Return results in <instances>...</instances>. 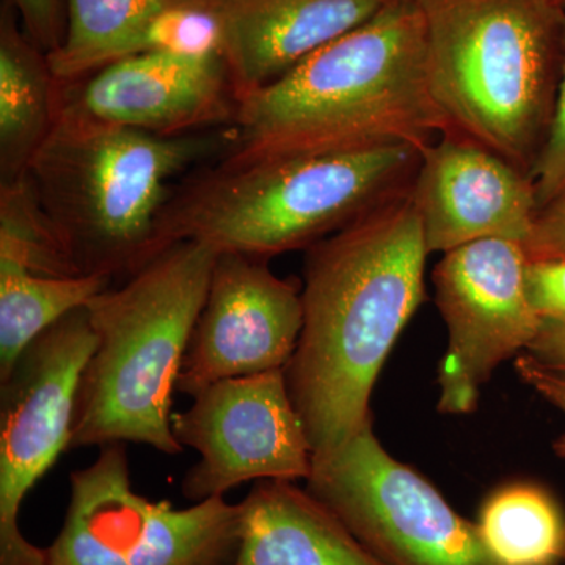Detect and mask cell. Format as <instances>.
I'll return each instance as SVG.
<instances>
[{
	"label": "cell",
	"instance_id": "obj_1",
	"mask_svg": "<svg viewBox=\"0 0 565 565\" xmlns=\"http://www.w3.org/2000/svg\"><path fill=\"white\" fill-rule=\"evenodd\" d=\"M427 256L411 193L308 248L302 333L285 375L313 456L373 422L371 394L424 300Z\"/></svg>",
	"mask_w": 565,
	"mask_h": 565
},
{
	"label": "cell",
	"instance_id": "obj_2",
	"mask_svg": "<svg viewBox=\"0 0 565 565\" xmlns=\"http://www.w3.org/2000/svg\"><path fill=\"white\" fill-rule=\"evenodd\" d=\"M449 125L427 79L418 0H390L237 106L221 163L405 141L426 147Z\"/></svg>",
	"mask_w": 565,
	"mask_h": 565
},
{
	"label": "cell",
	"instance_id": "obj_3",
	"mask_svg": "<svg viewBox=\"0 0 565 565\" xmlns=\"http://www.w3.org/2000/svg\"><path fill=\"white\" fill-rule=\"evenodd\" d=\"M424 147L405 141L211 167L174 191L159 252L199 241L269 259L310 248L411 193Z\"/></svg>",
	"mask_w": 565,
	"mask_h": 565
},
{
	"label": "cell",
	"instance_id": "obj_4",
	"mask_svg": "<svg viewBox=\"0 0 565 565\" xmlns=\"http://www.w3.org/2000/svg\"><path fill=\"white\" fill-rule=\"evenodd\" d=\"M215 258L211 245L181 241L85 305L98 344L81 375L70 449L132 441L180 455L173 393Z\"/></svg>",
	"mask_w": 565,
	"mask_h": 565
},
{
	"label": "cell",
	"instance_id": "obj_5",
	"mask_svg": "<svg viewBox=\"0 0 565 565\" xmlns=\"http://www.w3.org/2000/svg\"><path fill=\"white\" fill-rule=\"evenodd\" d=\"M418 2L426 18L427 79L449 129L531 177L563 74V2Z\"/></svg>",
	"mask_w": 565,
	"mask_h": 565
},
{
	"label": "cell",
	"instance_id": "obj_6",
	"mask_svg": "<svg viewBox=\"0 0 565 565\" xmlns=\"http://www.w3.org/2000/svg\"><path fill=\"white\" fill-rule=\"evenodd\" d=\"M222 134L156 136L62 109L29 167L41 206L82 275H132L159 253L172 181L228 150Z\"/></svg>",
	"mask_w": 565,
	"mask_h": 565
},
{
	"label": "cell",
	"instance_id": "obj_7",
	"mask_svg": "<svg viewBox=\"0 0 565 565\" xmlns=\"http://www.w3.org/2000/svg\"><path fill=\"white\" fill-rule=\"evenodd\" d=\"M243 505L223 497L177 509L134 492L126 444L70 476V504L46 565H233Z\"/></svg>",
	"mask_w": 565,
	"mask_h": 565
},
{
	"label": "cell",
	"instance_id": "obj_8",
	"mask_svg": "<svg viewBox=\"0 0 565 565\" xmlns=\"http://www.w3.org/2000/svg\"><path fill=\"white\" fill-rule=\"evenodd\" d=\"M307 490L386 565H501L476 523L424 476L394 459L373 422L313 456Z\"/></svg>",
	"mask_w": 565,
	"mask_h": 565
},
{
	"label": "cell",
	"instance_id": "obj_9",
	"mask_svg": "<svg viewBox=\"0 0 565 565\" xmlns=\"http://www.w3.org/2000/svg\"><path fill=\"white\" fill-rule=\"evenodd\" d=\"M98 344L87 307L71 311L22 352L0 396V565H46L21 533L24 498L70 449L81 375Z\"/></svg>",
	"mask_w": 565,
	"mask_h": 565
},
{
	"label": "cell",
	"instance_id": "obj_10",
	"mask_svg": "<svg viewBox=\"0 0 565 565\" xmlns=\"http://www.w3.org/2000/svg\"><path fill=\"white\" fill-rule=\"evenodd\" d=\"M527 263L522 245L482 239L445 253L435 267V300L448 329L441 414L473 412L493 371L533 343L542 319L527 299Z\"/></svg>",
	"mask_w": 565,
	"mask_h": 565
},
{
	"label": "cell",
	"instance_id": "obj_11",
	"mask_svg": "<svg viewBox=\"0 0 565 565\" xmlns=\"http://www.w3.org/2000/svg\"><path fill=\"white\" fill-rule=\"evenodd\" d=\"M174 438L202 456L181 482L193 503L248 481L308 479L313 449L294 407L285 371L215 382L172 415Z\"/></svg>",
	"mask_w": 565,
	"mask_h": 565
},
{
	"label": "cell",
	"instance_id": "obj_12",
	"mask_svg": "<svg viewBox=\"0 0 565 565\" xmlns=\"http://www.w3.org/2000/svg\"><path fill=\"white\" fill-rule=\"evenodd\" d=\"M302 327L299 286L278 278L266 259L217 253L178 392L193 397L225 379L285 371Z\"/></svg>",
	"mask_w": 565,
	"mask_h": 565
},
{
	"label": "cell",
	"instance_id": "obj_13",
	"mask_svg": "<svg viewBox=\"0 0 565 565\" xmlns=\"http://www.w3.org/2000/svg\"><path fill=\"white\" fill-rule=\"evenodd\" d=\"M427 252L448 253L482 239L522 245L537 255L542 212L530 174L448 129L423 148L411 189Z\"/></svg>",
	"mask_w": 565,
	"mask_h": 565
},
{
	"label": "cell",
	"instance_id": "obj_14",
	"mask_svg": "<svg viewBox=\"0 0 565 565\" xmlns=\"http://www.w3.org/2000/svg\"><path fill=\"white\" fill-rule=\"evenodd\" d=\"M236 95L225 58L145 52L65 85L66 110L90 120L184 136L234 122Z\"/></svg>",
	"mask_w": 565,
	"mask_h": 565
},
{
	"label": "cell",
	"instance_id": "obj_15",
	"mask_svg": "<svg viewBox=\"0 0 565 565\" xmlns=\"http://www.w3.org/2000/svg\"><path fill=\"white\" fill-rule=\"evenodd\" d=\"M390 0H222L237 103L374 18Z\"/></svg>",
	"mask_w": 565,
	"mask_h": 565
},
{
	"label": "cell",
	"instance_id": "obj_16",
	"mask_svg": "<svg viewBox=\"0 0 565 565\" xmlns=\"http://www.w3.org/2000/svg\"><path fill=\"white\" fill-rule=\"evenodd\" d=\"M241 505L233 565H386L296 482L258 481Z\"/></svg>",
	"mask_w": 565,
	"mask_h": 565
},
{
	"label": "cell",
	"instance_id": "obj_17",
	"mask_svg": "<svg viewBox=\"0 0 565 565\" xmlns=\"http://www.w3.org/2000/svg\"><path fill=\"white\" fill-rule=\"evenodd\" d=\"M3 7L0 20V184L18 180L61 118L65 85L52 73L47 55Z\"/></svg>",
	"mask_w": 565,
	"mask_h": 565
},
{
	"label": "cell",
	"instance_id": "obj_18",
	"mask_svg": "<svg viewBox=\"0 0 565 565\" xmlns=\"http://www.w3.org/2000/svg\"><path fill=\"white\" fill-rule=\"evenodd\" d=\"M110 281L106 275L46 277L0 258V382L39 334L106 291Z\"/></svg>",
	"mask_w": 565,
	"mask_h": 565
},
{
	"label": "cell",
	"instance_id": "obj_19",
	"mask_svg": "<svg viewBox=\"0 0 565 565\" xmlns=\"http://www.w3.org/2000/svg\"><path fill=\"white\" fill-rule=\"evenodd\" d=\"M180 0H68L61 46L47 55L63 85L76 84L111 62L129 57L140 32Z\"/></svg>",
	"mask_w": 565,
	"mask_h": 565
},
{
	"label": "cell",
	"instance_id": "obj_20",
	"mask_svg": "<svg viewBox=\"0 0 565 565\" xmlns=\"http://www.w3.org/2000/svg\"><path fill=\"white\" fill-rule=\"evenodd\" d=\"M476 525L501 565H565V515L541 487L498 490L482 505Z\"/></svg>",
	"mask_w": 565,
	"mask_h": 565
},
{
	"label": "cell",
	"instance_id": "obj_21",
	"mask_svg": "<svg viewBox=\"0 0 565 565\" xmlns=\"http://www.w3.org/2000/svg\"><path fill=\"white\" fill-rule=\"evenodd\" d=\"M0 258L46 277L82 275L41 206L29 173L0 184Z\"/></svg>",
	"mask_w": 565,
	"mask_h": 565
},
{
	"label": "cell",
	"instance_id": "obj_22",
	"mask_svg": "<svg viewBox=\"0 0 565 565\" xmlns=\"http://www.w3.org/2000/svg\"><path fill=\"white\" fill-rule=\"evenodd\" d=\"M223 44L222 0H180L145 25L131 55L162 52L185 57H223Z\"/></svg>",
	"mask_w": 565,
	"mask_h": 565
},
{
	"label": "cell",
	"instance_id": "obj_23",
	"mask_svg": "<svg viewBox=\"0 0 565 565\" xmlns=\"http://www.w3.org/2000/svg\"><path fill=\"white\" fill-rule=\"evenodd\" d=\"M531 178L542 212V236L535 262L565 256V55L555 111Z\"/></svg>",
	"mask_w": 565,
	"mask_h": 565
},
{
	"label": "cell",
	"instance_id": "obj_24",
	"mask_svg": "<svg viewBox=\"0 0 565 565\" xmlns=\"http://www.w3.org/2000/svg\"><path fill=\"white\" fill-rule=\"evenodd\" d=\"M526 294L542 321L565 326V256L527 263Z\"/></svg>",
	"mask_w": 565,
	"mask_h": 565
},
{
	"label": "cell",
	"instance_id": "obj_25",
	"mask_svg": "<svg viewBox=\"0 0 565 565\" xmlns=\"http://www.w3.org/2000/svg\"><path fill=\"white\" fill-rule=\"evenodd\" d=\"M20 13L24 33L44 54L61 46L65 39L61 0H9Z\"/></svg>",
	"mask_w": 565,
	"mask_h": 565
},
{
	"label": "cell",
	"instance_id": "obj_26",
	"mask_svg": "<svg viewBox=\"0 0 565 565\" xmlns=\"http://www.w3.org/2000/svg\"><path fill=\"white\" fill-rule=\"evenodd\" d=\"M515 370L522 381L530 385L535 393L565 415V375L556 373L542 366L541 363L531 359L526 352L520 353L515 360ZM557 452L565 456V435L563 440L557 444Z\"/></svg>",
	"mask_w": 565,
	"mask_h": 565
},
{
	"label": "cell",
	"instance_id": "obj_27",
	"mask_svg": "<svg viewBox=\"0 0 565 565\" xmlns=\"http://www.w3.org/2000/svg\"><path fill=\"white\" fill-rule=\"evenodd\" d=\"M526 353L542 366L565 375V326L542 321Z\"/></svg>",
	"mask_w": 565,
	"mask_h": 565
},
{
	"label": "cell",
	"instance_id": "obj_28",
	"mask_svg": "<svg viewBox=\"0 0 565 565\" xmlns=\"http://www.w3.org/2000/svg\"><path fill=\"white\" fill-rule=\"evenodd\" d=\"M561 2H563V6L565 7V0H561Z\"/></svg>",
	"mask_w": 565,
	"mask_h": 565
},
{
	"label": "cell",
	"instance_id": "obj_29",
	"mask_svg": "<svg viewBox=\"0 0 565 565\" xmlns=\"http://www.w3.org/2000/svg\"><path fill=\"white\" fill-rule=\"evenodd\" d=\"M564 559H565V557H564Z\"/></svg>",
	"mask_w": 565,
	"mask_h": 565
}]
</instances>
